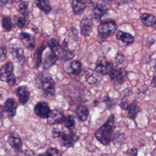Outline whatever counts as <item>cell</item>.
Masks as SVG:
<instances>
[{
  "mask_svg": "<svg viewBox=\"0 0 156 156\" xmlns=\"http://www.w3.org/2000/svg\"><path fill=\"white\" fill-rule=\"evenodd\" d=\"M76 115L79 121L82 122L85 121L89 115V111L87 106L80 105L76 108Z\"/></svg>",
  "mask_w": 156,
  "mask_h": 156,
  "instance_id": "26",
  "label": "cell"
},
{
  "mask_svg": "<svg viewBox=\"0 0 156 156\" xmlns=\"http://www.w3.org/2000/svg\"><path fill=\"white\" fill-rule=\"evenodd\" d=\"M63 123L65 127L68 129L69 131H73V130L75 127L76 122L74 116L71 115H69L65 117L63 120Z\"/></svg>",
  "mask_w": 156,
  "mask_h": 156,
  "instance_id": "31",
  "label": "cell"
},
{
  "mask_svg": "<svg viewBox=\"0 0 156 156\" xmlns=\"http://www.w3.org/2000/svg\"><path fill=\"white\" fill-rule=\"evenodd\" d=\"M101 156H110V155H109L107 154H102Z\"/></svg>",
  "mask_w": 156,
  "mask_h": 156,
  "instance_id": "42",
  "label": "cell"
},
{
  "mask_svg": "<svg viewBox=\"0 0 156 156\" xmlns=\"http://www.w3.org/2000/svg\"><path fill=\"white\" fill-rule=\"evenodd\" d=\"M156 84V82H155V76H154L152 80H151V85L152 87H155V85Z\"/></svg>",
  "mask_w": 156,
  "mask_h": 156,
  "instance_id": "40",
  "label": "cell"
},
{
  "mask_svg": "<svg viewBox=\"0 0 156 156\" xmlns=\"http://www.w3.org/2000/svg\"><path fill=\"white\" fill-rule=\"evenodd\" d=\"M130 90L128 88H126L121 92L120 96V107L123 110H126L129 104L127 103V98L130 94Z\"/></svg>",
  "mask_w": 156,
  "mask_h": 156,
  "instance_id": "29",
  "label": "cell"
},
{
  "mask_svg": "<svg viewBox=\"0 0 156 156\" xmlns=\"http://www.w3.org/2000/svg\"><path fill=\"white\" fill-rule=\"evenodd\" d=\"M20 39L24 46L29 50H33L35 46V37L30 33L21 32L20 34Z\"/></svg>",
  "mask_w": 156,
  "mask_h": 156,
  "instance_id": "15",
  "label": "cell"
},
{
  "mask_svg": "<svg viewBox=\"0 0 156 156\" xmlns=\"http://www.w3.org/2000/svg\"><path fill=\"white\" fill-rule=\"evenodd\" d=\"M110 78L114 85L122 84L126 80L127 71L123 68H113L108 73Z\"/></svg>",
  "mask_w": 156,
  "mask_h": 156,
  "instance_id": "6",
  "label": "cell"
},
{
  "mask_svg": "<svg viewBox=\"0 0 156 156\" xmlns=\"http://www.w3.org/2000/svg\"><path fill=\"white\" fill-rule=\"evenodd\" d=\"M61 130H59L58 128H54L52 130V136L54 138H57L59 136Z\"/></svg>",
  "mask_w": 156,
  "mask_h": 156,
  "instance_id": "37",
  "label": "cell"
},
{
  "mask_svg": "<svg viewBox=\"0 0 156 156\" xmlns=\"http://www.w3.org/2000/svg\"><path fill=\"white\" fill-rule=\"evenodd\" d=\"M15 25L12 21L10 17L4 16L2 18V27L6 32H9L12 30Z\"/></svg>",
  "mask_w": 156,
  "mask_h": 156,
  "instance_id": "30",
  "label": "cell"
},
{
  "mask_svg": "<svg viewBox=\"0 0 156 156\" xmlns=\"http://www.w3.org/2000/svg\"><path fill=\"white\" fill-rule=\"evenodd\" d=\"M116 37L118 40L121 41L122 43L127 45L132 44L134 41V37L132 35L121 30H117Z\"/></svg>",
  "mask_w": 156,
  "mask_h": 156,
  "instance_id": "18",
  "label": "cell"
},
{
  "mask_svg": "<svg viewBox=\"0 0 156 156\" xmlns=\"http://www.w3.org/2000/svg\"><path fill=\"white\" fill-rule=\"evenodd\" d=\"M7 141L9 145L18 152L22 151L23 141L17 133L15 132H10L7 136Z\"/></svg>",
  "mask_w": 156,
  "mask_h": 156,
  "instance_id": "10",
  "label": "cell"
},
{
  "mask_svg": "<svg viewBox=\"0 0 156 156\" xmlns=\"http://www.w3.org/2000/svg\"><path fill=\"white\" fill-rule=\"evenodd\" d=\"M58 60V57L51 51L45 57L43 63V68L46 69L49 68L50 67L54 65Z\"/></svg>",
  "mask_w": 156,
  "mask_h": 156,
  "instance_id": "24",
  "label": "cell"
},
{
  "mask_svg": "<svg viewBox=\"0 0 156 156\" xmlns=\"http://www.w3.org/2000/svg\"><path fill=\"white\" fill-rule=\"evenodd\" d=\"M10 53L13 60L18 63H22L25 60L24 50L18 43H11L9 46Z\"/></svg>",
  "mask_w": 156,
  "mask_h": 156,
  "instance_id": "8",
  "label": "cell"
},
{
  "mask_svg": "<svg viewBox=\"0 0 156 156\" xmlns=\"http://www.w3.org/2000/svg\"><path fill=\"white\" fill-rule=\"evenodd\" d=\"M140 20L142 23L147 27L153 26L156 23V18L155 15L149 13H144L141 14Z\"/></svg>",
  "mask_w": 156,
  "mask_h": 156,
  "instance_id": "23",
  "label": "cell"
},
{
  "mask_svg": "<svg viewBox=\"0 0 156 156\" xmlns=\"http://www.w3.org/2000/svg\"><path fill=\"white\" fill-rule=\"evenodd\" d=\"M87 7V2L85 1H72L71 8L75 15L82 14Z\"/></svg>",
  "mask_w": 156,
  "mask_h": 156,
  "instance_id": "17",
  "label": "cell"
},
{
  "mask_svg": "<svg viewBox=\"0 0 156 156\" xmlns=\"http://www.w3.org/2000/svg\"><path fill=\"white\" fill-rule=\"evenodd\" d=\"M128 156H137L138 155V149L136 147H132L126 152Z\"/></svg>",
  "mask_w": 156,
  "mask_h": 156,
  "instance_id": "36",
  "label": "cell"
},
{
  "mask_svg": "<svg viewBox=\"0 0 156 156\" xmlns=\"http://www.w3.org/2000/svg\"><path fill=\"white\" fill-rule=\"evenodd\" d=\"M4 108H3V107L0 105V120L3 117V115H4Z\"/></svg>",
  "mask_w": 156,
  "mask_h": 156,
  "instance_id": "41",
  "label": "cell"
},
{
  "mask_svg": "<svg viewBox=\"0 0 156 156\" xmlns=\"http://www.w3.org/2000/svg\"><path fill=\"white\" fill-rule=\"evenodd\" d=\"M14 21L16 25L20 29L26 27L30 22L29 15L18 13L14 16Z\"/></svg>",
  "mask_w": 156,
  "mask_h": 156,
  "instance_id": "20",
  "label": "cell"
},
{
  "mask_svg": "<svg viewBox=\"0 0 156 156\" xmlns=\"http://www.w3.org/2000/svg\"><path fill=\"white\" fill-rule=\"evenodd\" d=\"M18 104L12 98H9L6 99L3 107L4 112L9 118H13L16 113Z\"/></svg>",
  "mask_w": 156,
  "mask_h": 156,
  "instance_id": "12",
  "label": "cell"
},
{
  "mask_svg": "<svg viewBox=\"0 0 156 156\" xmlns=\"http://www.w3.org/2000/svg\"><path fill=\"white\" fill-rule=\"evenodd\" d=\"M65 116L63 112L58 109H54L51 111L48 118V123L49 124H60L63 122Z\"/></svg>",
  "mask_w": 156,
  "mask_h": 156,
  "instance_id": "14",
  "label": "cell"
},
{
  "mask_svg": "<svg viewBox=\"0 0 156 156\" xmlns=\"http://www.w3.org/2000/svg\"><path fill=\"white\" fill-rule=\"evenodd\" d=\"M117 25L115 21L105 20L102 21L98 27L99 35L102 38H107L113 35L116 31Z\"/></svg>",
  "mask_w": 156,
  "mask_h": 156,
  "instance_id": "4",
  "label": "cell"
},
{
  "mask_svg": "<svg viewBox=\"0 0 156 156\" xmlns=\"http://www.w3.org/2000/svg\"><path fill=\"white\" fill-rule=\"evenodd\" d=\"M2 52H3V50L1 49V52H0V60H1V55H2Z\"/></svg>",
  "mask_w": 156,
  "mask_h": 156,
  "instance_id": "43",
  "label": "cell"
},
{
  "mask_svg": "<svg viewBox=\"0 0 156 156\" xmlns=\"http://www.w3.org/2000/svg\"><path fill=\"white\" fill-rule=\"evenodd\" d=\"M115 128V116L111 115L106 122L95 131L94 133V136L102 145L107 146L112 141Z\"/></svg>",
  "mask_w": 156,
  "mask_h": 156,
  "instance_id": "1",
  "label": "cell"
},
{
  "mask_svg": "<svg viewBox=\"0 0 156 156\" xmlns=\"http://www.w3.org/2000/svg\"><path fill=\"white\" fill-rule=\"evenodd\" d=\"M37 85L41 90L43 96L48 99L54 98L55 93V82L49 75L41 74L37 78Z\"/></svg>",
  "mask_w": 156,
  "mask_h": 156,
  "instance_id": "2",
  "label": "cell"
},
{
  "mask_svg": "<svg viewBox=\"0 0 156 156\" xmlns=\"http://www.w3.org/2000/svg\"><path fill=\"white\" fill-rule=\"evenodd\" d=\"M35 4L36 6L45 14H49L52 10V7L49 1L36 0L35 1Z\"/></svg>",
  "mask_w": 156,
  "mask_h": 156,
  "instance_id": "28",
  "label": "cell"
},
{
  "mask_svg": "<svg viewBox=\"0 0 156 156\" xmlns=\"http://www.w3.org/2000/svg\"><path fill=\"white\" fill-rule=\"evenodd\" d=\"M34 111L38 117L41 119H48L51 110L47 102L40 101L35 105Z\"/></svg>",
  "mask_w": 156,
  "mask_h": 156,
  "instance_id": "9",
  "label": "cell"
},
{
  "mask_svg": "<svg viewBox=\"0 0 156 156\" xmlns=\"http://www.w3.org/2000/svg\"><path fill=\"white\" fill-rule=\"evenodd\" d=\"M101 79V76L95 70L88 69L85 74V80L90 85L94 84L99 82Z\"/></svg>",
  "mask_w": 156,
  "mask_h": 156,
  "instance_id": "21",
  "label": "cell"
},
{
  "mask_svg": "<svg viewBox=\"0 0 156 156\" xmlns=\"http://www.w3.org/2000/svg\"><path fill=\"white\" fill-rule=\"evenodd\" d=\"M127 116L128 117L131 119L134 120L138 112H139V107L138 105L137 101L136 100H134L130 105H128L127 109Z\"/></svg>",
  "mask_w": 156,
  "mask_h": 156,
  "instance_id": "25",
  "label": "cell"
},
{
  "mask_svg": "<svg viewBox=\"0 0 156 156\" xmlns=\"http://www.w3.org/2000/svg\"><path fill=\"white\" fill-rule=\"evenodd\" d=\"M92 11L93 18L96 20H99L108 11V8L107 4L104 3V2H102L97 4L93 7Z\"/></svg>",
  "mask_w": 156,
  "mask_h": 156,
  "instance_id": "16",
  "label": "cell"
},
{
  "mask_svg": "<svg viewBox=\"0 0 156 156\" xmlns=\"http://www.w3.org/2000/svg\"><path fill=\"white\" fill-rule=\"evenodd\" d=\"M148 89H149V87L146 84L143 83L140 86L138 90L141 93H145L148 90Z\"/></svg>",
  "mask_w": 156,
  "mask_h": 156,
  "instance_id": "38",
  "label": "cell"
},
{
  "mask_svg": "<svg viewBox=\"0 0 156 156\" xmlns=\"http://www.w3.org/2000/svg\"><path fill=\"white\" fill-rule=\"evenodd\" d=\"M29 4L27 1H20L17 2L16 9L19 14L23 15H28L29 14Z\"/></svg>",
  "mask_w": 156,
  "mask_h": 156,
  "instance_id": "32",
  "label": "cell"
},
{
  "mask_svg": "<svg viewBox=\"0 0 156 156\" xmlns=\"http://www.w3.org/2000/svg\"><path fill=\"white\" fill-rule=\"evenodd\" d=\"M93 27L92 19L88 16H85L80 23V32L82 35H90Z\"/></svg>",
  "mask_w": 156,
  "mask_h": 156,
  "instance_id": "11",
  "label": "cell"
},
{
  "mask_svg": "<svg viewBox=\"0 0 156 156\" xmlns=\"http://www.w3.org/2000/svg\"><path fill=\"white\" fill-rule=\"evenodd\" d=\"M48 46L50 48L51 51L58 57L61 56L62 54V46L59 43V41L55 38L52 37L48 40Z\"/></svg>",
  "mask_w": 156,
  "mask_h": 156,
  "instance_id": "19",
  "label": "cell"
},
{
  "mask_svg": "<svg viewBox=\"0 0 156 156\" xmlns=\"http://www.w3.org/2000/svg\"><path fill=\"white\" fill-rule=\"evenodd\" d=\"M74 52L73 50L62 48V54L60 57L64 61L70 60L74 57Z\"/></svg>",
  "mask_w": 156,
  "mask_h": 156,
  "instance_id": "33",
  "label": "cell"
},
{
  "mask_svg": "<svg viewBox=\"0 0 156 156\" xmlns=\"http://www.w3.org/2000/svg\"><path fill=\"white\" fill-rule=\"evenodd\" d=\"M37 156H62L59 150L55 147L48 148L44 153H41Z\"/></svg>",
  "mask_w": 156,
  "mask_h": 156,
  "instance_id": "34",
  "label": "cell"
},
{
  "mask_svg": "<svg viewBox=\"0 0 156 156\" xmlns=\"http://www.w3.org/2000/svg\"><path fill=\"white\" fill-rule=\"evenodd\" d=\"M9 3H13V1H0V6H4Z\"/></svg>",
  "mask_w": 156,
  "mask_h": 156,
  "instance_id": "39",
  "label": "cell"
},
{
  "mask_svg": "<svg viewBox=\"0 0 156 156\" xmlns=\"http://www.w3.org/2000/svg\"><path fill=\"white\" fill-rule=\"evenodd\" d=\"M0 80L5 82L10 86L16 85V77L13 73V64L8 62L0 68Z\"/></svg>",
  "mask_w": 156,
  "mask_h": 156,
  "instance_id": "3",
  "label": "cell"
},
{
  "mask_svg": "<svg viewBox=\"0 0 156 156\" xmlns=\"http://www.w3.org/2000/svg\"><path fill=\"white\" fill-rule=\"evenodd\" d=\"M68 70L69 74L75 76H79L82 71L81 62L78 60H74L71 62L69 66Z\"/></svg>",
  "mask_w": 156,
  "mask_h": 156,
  "instance_id": "22",
  "label": "cell"
},
{
  "mask_svg": "<svg viewBox=\"0 0 156 156\" xmlns=\"http://www.w3.org/2000/svg\"><path fill=\"white\" fill-rule=\"evenodd\" d=\"M112 63L108 62L104 57H100L96 60L95 71L101 76L106 75L113 68Z\"/></svg>",
  "mask_w": 156,
  "mask_h": 156,
  "instance_id": "7",
  "label": "cell"
},
{
  "mask_svg": "<svg viewBox=\"0 0 156 156\" xmlns=\"http://www.w3.org/2000/svg\"><path fill=\"white\" fill-rule=\"evenodd\" d=\"M15 94L18 97L20 104H26L30 98V91L26 85H21L15 90Z\"/></svg>",
  "mask_w": 156,
  "mask_h": 156,
  "instance_id": "13",
  "label": "cell"
},
{
  "mask_svg": "<svg viewBox=\"0 0 156 156\" xmlns=\"http://www.w3.org/2000/svg\"><path fill=\"white\" fill-rule=\"evenodd\" d=\"M46 47H47V46L45 45L44 43H43L35 51L34 55V63H35V68H38V66H40V65L41 63L42 53H43V51L46 48Z\"/></svg>",
  "mask_w": 156,
  "mask_h": 156,
  "instance_id": "27",
  "label": "cell"
},
{
  "mask_svg": "<svg viewBox=\"0 0 156 156\" xmlns=\"http://www.w3.org/2000/svg\"><path fill=\"white\" fill-rule=\"evenodd\" d=\"M124 60H125V57H124V54L121 52H118L115 57V61L116 65L117 66L121 65L123 63V62H124Z\"/></svg>",
  "mask_w": 156,
  "mask_h": 156,
  "instance_id": "35",
  "label": "cell"
},
{
  "mask_svg": "<svg viewBox=\"0 0 156 156\" xmlns=\"http://www.w3.org/2000/svg\"><path fill=\"white\" fill-rule=\"evenodd\" d=\"M58 138L61 146L69 148L74 146L79 140V136L73 131H61Z\"/></svg>",
  "mask_w": 156,
  "mask_h": 156,
  "instance_id": "5",
  "label": "cell"
}]
</instances>
